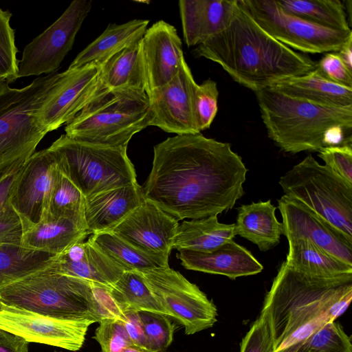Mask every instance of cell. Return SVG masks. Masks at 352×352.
I'll use <instances>...</instances> for the list:
<instances>
[{"label":"cell","instance_id":"obj_1","mask_svg":"<svg viewBox=\"0 0 352 352\" xmlns=\"http://www.w3.org/2000/svg\"><path fill=\"white\" fill-rule=\"evenodd\" d=\"M153 154L144 197L177 220L217 216L244 194L248 169L228 142L177 135L156 144Z\"/></svg>","mask_w":352,"mask_h":352},{"label":"cell","instance_id":"obj_2","mask_svg":"<svg viewBox=\"0 0 352 352\" xmlns=\"http://www.w3.org/2000/svg\"><path fill=\"white\" fill-rule=\"evenodd\" d=\"M351 300L352 278H311L283 262L261 310L275 352H296L314 332L342 315Z\"/></svg>","mask_w":352,"mask_h":352},{"label":"cell","instance_id":"obj_3","mask_svg":"<svg viewBox=\"0 0 352 352\" xmlns=\"http://www.w3.org/2000/svg\"><path fill=\"white\" fill-rule=\"evenodd\" d=\"M193 54L217 63L254 92L307 74L317 63L268 34L239 4L228 26L197 45Z\"/></svg>","mask_w":352,"mask_h":352},{"label":"cell","instance_id":"obj_4","mask_svg":"<svg viewBox=\"0 0 352 352\" xmlns=\"http://www.w3.org/2000/svg\"><path fill=\"white\" fill-rule=\"evenodd\" d=\"M255 94L267 135L282 151L296 154L352 144V105L321 106L271 88Z\"/></svg>","mask_w":352,"mask_h":352},{"label":"cell","instance_id":"obj_5","mask_svg":"<svg viewBox=\"0 0 352 352\" xmlns=\"http://www.w3.org/2000/svg\"><path fill=\"white\" fill-rule=\"evenodd\" d=\"M0 302L54 318L102 320L93 282L58 272L51 265L0 289Z\"/></svg>","mask_w":352,"mask_h":352},{"label":"cell","instance_id":"obj_6","mask_svg":"<svg viewBox=\"0 0 352 352\" xmlns=\"http://www.w3.org/2000/svg\"><path fill=\"white\" fill-rule=\"evenodd\" d=\"M149 100L144 90H105L65 127L68 137L87 143L127 148L132 137L150 124Z\"/></svg>","mask_w":352,"mask_h":352},{"label":"cell","instance_id":"obj_7","mask_svg":"<svg viewBox=\"0 0 352 352\" xmlns=\"http://www.w3.org/2000/svg\"><path fill=\"white\" fill-rule=\"evenodd\" d=\"M58 76H38L22 88L0 83V171L25 162L47 133L36 112Z\"/></svg>","mask_w":352,"mask_h":352},{"label":"cell","instance_id":"obj_8","mask_svg":"<svg viewBox=\"0 0 352 352\" xmlns=\"http://www.w3.org/2000/svg\"><path fill=\"white\" fill-rule=\"evenodd\" d=\"M47 148L85 197L137 182L127 148L95 145L64 134Z\"/></svg>","mask_w":352,"mask_h":352},{"label":"cell","instance_id":"obj_9","mask_svg":"<svg viewBox=\"0 0 352 352\" xmlns=\"http://www.w3.org/2000/svg\"><path fill=\"white\" fill-rule=\"evenodd\" d=\"M284 195L326 220L352 242V185L311 155L280 177Z\"/></svg>","mask_w":352,"mask_h":352},{"label":"cell","instance_id":"obj_10","mask_svg":"<svg viewBox=\"0 0 352 352\" xmlns=\"http://www.w3.org/2000/svg\"><path fill=\"white\" fill-rule=\"evenodd\" d=\"M239 6L268 34L302 54L337 52L352 31L327 28L285 12L276 0H238Z\"/></svg>","mask_w":352,"mask_h":352},{"label":"cell","instance_id":"obj_11","mask_svg":"<svg viewBox=\"0 0 352 352\" xmlns=\"http://www.w3.org/2000/svg\"><path fill=\"white\" fill-rule=\"evenodd\" d=\"M141 272L160 306L184 327L186 335L210 329L216 323L215 305L180 272L169 266Z\"/></svg>","mask_w":352,"mask_h":352},{"label":"cell","instance_id":"obj_12","mask_svg":"<svg viewBox=\"0 0 352 352\" xmlns=\"http://www.w3.org/2000/svg\"><path fill=\"white\" fill-rule=\"evenodd\" d=\"M91 1L74 0L62 15L24 48L17 78L56 72L91 11Z\"/></svg>","mask_w":352,"mask_h":352},{"label":"cell","instance_id":"obj_13","mask_svg":"<svg viewBox=\"0 0 352 352\" xmlns=\"http://www.w3.org/2000/svg\"><path fill=\"white\" fill-rule=\"evenodd\" d=\"M101 67L91 63L59 73L36 112L47 133L67 124L98 96Z\"/></svg>","mask_w":352,"mask_h":352},{"label":"cell","instance_id":"obj_14","mask_svg":"<svg viewBox=\"0 0 352 352\" xmlns=\"http://www.w3.org/2000/svg\"><path fill=\"white\" fill-rule=\"evenodd\" d=\"M90 319L63 320L43 316L3 305L0 311V329L19 336L28 342L45 344L72 351L80 350Z\"/></svg>","mask_w":352,"mask_h":352},{"label":"cell","instance_id":"obj_15","mask_svg":"<svg viewBox=\"0 0 352 352\" xmlns=\"http://www.w3.org/2000/svg\"><path fill=\"white\" fill-rule=\"evenodd\" d=\"M197 83L186 60L178 74L167 84L147 93L150 124L177 135L199 131L193 111V93Z\"/></svg>","mask_w":352,"mask_h":352},{"label":"cell","instance_id":"obj_16","mask_svg":"<svg viewBox=\"0 0 352 352\" xmlns=\"http://www.w3.org/2000/svg\"><path fill=\"white\" fill-rule=\"evenodd\" d=\"M58 170L47 148L35 152L23 164L10 199L23 230L43 219Z\"/></svg>","mask_w":352,"mask_h":352},{"label":"cell","instance_id":"obj_17","mask_svg":"<svg viewBox=\"0 0 352 352\" xmlns=\"http://www.w3.org/2000/svg\"><path fill=\"white\" fill-rule=\"evenodd\" d=\"M179 224L177 219L145 199L109 232L145 253L169 257Z\"/></svg>","mask_w":352,"mask_h":352},{"label":"cell","instance_id":"obj_18","mask_svg":"<svg viewBox=\"0 0 352 352\" xmlns=\"http://www.w3.org/2000/svg\"><path fill=\"white\" fill-rule=\"evenodd\" d=\"M278 208L287 241L307 240L352 265V242L338 230L302 204L285 195L278 200Z\"/></svg>","mask_w":352,"mask_h":352},{"label":"cell","instance_id":"obj_19","mask_svg":"<svg viewBox=\"0 0 352 352\" xmlns=\"http://www.w3.org/2000/svg\"><path fill=\"white\" fill-rule=\"evenodd\" d=\"M141 45L147 94L170 82L185 58L175 28L164 20L146 29Z\"/></svg>","mask_w":352,"mask_h":352},{"label":"cell","instance_id":"obj_20","mask_svg":"<svg viewBox=\"0 0 352 352\" xmlns=\"http://www.w3.org/2000/svg\"><path fill=\"white\" fill-rule=\"evenodd\" d=\"M177 258L187 270L223 275L231 280L257 274L263 269L249 250L233 240L210 252L181 250Z\"/></svg>","mask_w":352,"mask_h":352},{"label":"cell","instance_id":"obj_21","mask_svg":"<svg viewBox=\"0 0 352 352\" xmlns=\"http://www.w3.org/2000/svg\"><path fill=\"white\" fill-rule=\"evenodd\" d=\"M238 7V0H179L186 45H199L222 32L230 23Z\"/></svg>","mask_w":352,"mask_h":352},{"label":"cell","instance_id":"obj_22","mask_svg":"<svg viewBox=\"0 0 352 352\" xmlns=\"http://www.w3.org/2000/svg\"><path fill=\"white\" fill-rule=\"evenodd\" d=\"M144 200L137 182L85 197L84 217L89 234L111 231Z\"/></svg>","mask_w":352,"mask_h":352},{"label":"cell","instance_id":"obj_23","mask_svg":"<svg viewBox=\"0 0 352 352\" xmlns=\"http://www.w3.org/2000/svg\"><path fill=\"white\" fill-rule=\"evenodd\" d=\"M56 272L110 287L124 272L88 240L73 244L51 263Z\"/></svg>","mask_w":352,"mask_h":352},{"label":"cell","instance_id":"obj_24","mask_svg":"<svg viewBox=\"0 0 352 352\" xmlns=\"http://www.w3.org/2000/svg\"><path fill=\"white\" fill-rule=\"evenodd\" d=\"M89 234L84 218L45 219L23 230L21 245L57 255Z\"/></svg>","mask_w":352,"mask_h":352},{"label":"cell","instance_id":"obj_25","mask_svg":"<svg viewBox=\"0 0 352 352\" xmlns=\"http://www.w3.org/2000/svg\"><path fill=\"white\" fill-rule=\"evenodd\" d=\"M267 88L321 106L345 107L352 105V88L329 81L316 68L302 76L279 81Z\"/></svg>","mask_w":352,"mask_h":352},{"label":"cell","instance_id":"obj_26","mask_svg":"<svg viewBox=\"0 0 352 352\" xmlns=\"http://www.w3.org/2000/svg\"><path fill=\"white\" fill-rule=\"evenodd\" d=\"M148 23V20L133 19L119 25L109 24L98 38L76 56L68 69L91 63L102 65L118 52L140 41Z\"/></svg>","mask_w":352,"mask_h":352},{"label":"cell","instance_id":"obj_27","mask_svg":"<svg viewBox=\"0 0 352 352\" xmlns=\"http://www.w3.org/2000/svg\"><path fill=\"white\" fill-rule=\"evenodd\" d=\"M276 208L270 200L252 202L237 208L236 235L256 245L261 251L276 246L283 234L282 223L276 217Z\"/></svg>","mask_w":352,"mask_h":352},{"label":"cell","instance_id":"obj_28","mask_svg":"<svg viewBox=\"0 0 352 352\" xmlns=\"http://www.w3.org/2000/svg\"><path fill=\"white\" fill-rule=\"evenodd\" d=\"M285 263L307 276L335 280L352 278V265L335 257L313 243L302 239L288 241Z\"/></svg>","mask_w":352,"mask_h":352},{"label":"cell","instance_id":"obj_29","mask_svg":"<svg viewBox=\"0 0 352 352\" xmlns=\"http://www.w3.org/2000/svg\"><path fill=\"white\" fill-rule=\"evenodd\" d=\"M98 85L100 93L105 90L129 89L146 91L141 40L118 52L102 65Z\"/></svg>","mask_w":352,"mask_h":352},{"label":"cell","instance_id":"obj_30","mask_svg":"<svg viewBox=\"0 0 352 352\" xmlns=\"http://www.w3.org/2000/svg\"><path fill=\"white\" fill-rule=\"evenodd\" d=\"M235 235L234 223H220L217 216L184 221L179 224L173 248L210 252Z\"/></svg>","mask_w":352,"mask_h":352},{"label":"cell","instance_id":"obj_31","mask_svg":"<svg viewBox=\"0 0 352 352\" xmlns=\"http://www.w3.org/2000/svg\"><path fill=\"white\" fill-rule=\"evenodd\" d=\"M88 241L124 272L169 266L168 257L145 253L109 231L92 234Z\"/></svg>","mask_w":352,"mask_h":352},{"label":"cell","instance_id":"obj_32","mask_svg":"<svg viewBox=\"0 0 352 352\" xmlns=\"http://www.w3.org/2000/svg\"><path fill=\"white\" fill-rule=\"evenodd\" d=\"M54 256L21 244H0V289L47 268Z\"/></svg>","mask_w":352,"mask_h":352},{"label":"cell","instance_id":"obj_33","mask_svg":"<svg viewBox=\"0 0 352 352\" xmlns=\"http://www.w3.org/2000/svg\"><path fill=\"white\" fill-rule=\"evenodd\" d=\"M108 290L122 312L147 311L166 315L147 286L141 272H124Z\"/></svg>","mask_w":352,"mask_h":352},{"label":"cell","instance_id":"obj_34","mask_svg":"<svg viewBox=\"0 0 352 352\" xmlns=\"http://www.w3.org/2000/svg\"><path fill=\"white\" fill-rule=\"evenodd\" d=\"M286 12L320 26L340 31H351L347 14L340 0H276Z\"/></svg>","mask_w":352,"mask_h":352},{"label":"cell","instance_id":"obj_35","mask_svg":"<svg viewBox=\"0 0 352 352\" xmlns=\"http://www.w3.org/2000/svg\"><path fill=\"white\" fill-rule=\"evenodd\" d=\"M84 203L83 195L59 170L43 219H85Z\"/></svg>","mask_w":352,"mask_h":352},{"label":"cell","instance_id":"obj_36","mask_svg":"<svg viewBox=\"0 0 352 352\" xmlns=\"http://www.w3.org/2000/svg\"><path fill=\"white\" fill-rule=\"evenodd\" d=\"M296 352H352L351 337L333 321L314 332Z\"/></svg>","mask_w":352,"mask_h":352},{"label":"cell","instance_id":"obj_37","mask_svg":"<svg viewBox=\"0 0 352 352\" xmlns=\"http://www.w3.org/2000/svg\"><path fill=\"white\" fill-rule=\"evenodd\" d=\"M12 13L0 8V82L17 79L19 63L14 30L11 28Z\"/></svg>","mask_w":352,"mask_h":352},{"label":"cell","instance_id":"obj_38","mask_svg":"<svg viewBox=\"0 0 352 352\" xmlns=\"http://www.w3.org/2000/svg\"><path fill=\"white\" fill-rule=\"evenodd\" d=\"M148 352H166L173 340L174 325L165 314L140 311Z\"/></svg>","mask_w":352,"mask_h":352},{"label":"cell","instance_id":"obj_39","mask_svg":"<svg viewBox=\"0 0 352 352\" xmlns=\"http://www.w3.org/2000/svg\"><path fill=\"white\" fill-rule=\"evenodd\" d=\"M217 84L211 79L197 84L193 93V111L199 132L210 128L218 110Z\"/></svg>","mask_w":352,"mask_h":352},{"label":"cell","instance_id":"obj_40","mask_svg":"<svg viewBox=\"0 0 352 352\" xmlns=\"http://www.w3.org/2000/svg\"><path fill=\"white\" fill-rule=\"evenodd\" d=\"M98 323L93 338L100 344L102 352H123L133 344L119 320L106 319Z\"/></svg>","mask_w":352,"mask_h":352},{"label":"cell","instance_id":"obj_41","mask_svg":"<svg viewBox=\"0 0 352 352\" xmlns=\"http://www.w3.org/2000/svg\"><path fill=\"white\" fill-rule=\"evenodd\" d=\"M239 352H275L272 331L263 312L243 338Z\"/></svg>","mask_w":352,"mask_h":352},{"label":"cell","instance_id":"obj_42","mask_svg":"<svg viewBox=\"0 0 352 352\" xmlns=\"http://www.w3.org/2000/svg\"><path fill=\"white\" fill-rule=\"evenodd\" d=\"M324 166L352 185V144L328 146L319 151Z\"/></svg>","mask_w":352,"mask_h":352},{"label":"cell","instance_id":"obj_43","mask_svg":"<svg viewBox=\"0 0 352 352\" xmlns=\"http://www.w3.org/2000/svg\"><path fill=\"white\" fill-rule=\"evenodd\" d=\"M316 68L329 81L352 88V72L346 67L337 52L325 53L316 63Z\"/></svg>","mask_w":352,"mask_h":352},{"label":"cell","instance_id":"obj_44","mask_svg":"<svg viewBox=\"0 0 352 352\" xmlns=\"http://www.w3.org/2000/svg\"><path fill=\"white\" fill-rule=\"evenodd\" d=\"M23 222L10 201L0 212V244H21Z\"/></svg>","mask_w":352,"mask_h":352},{"label":"cell","instance_id":"obj_45","mask_svg":"<svg viewBox=\"0 0 352 352\" xmlns=\"http://www.w3.org/2000/svg\"><path fill=\"white\" fill-rule=\"evenodd\" d=\"M119 320L122 322L131 342L135 345L148 352L139 312L134 311L123 312Z\"/></svg>","mask_w":352,"mask_h":352},{"label":"cell","instance_id":"obj_46","mask_svg":"<svg viewBox=\"0 0 352 352\" xmlns=\"http://www.w3.org/2000/svg\"><path fill=\"white\" fill-rule=\"evenodd\" d=\"M25 162L0 171V212L10 201L16 181Z\"/></svg>","mask_w":352,"mask_h":352},{"label":"cell","instance_id":"obj_47","mask_svg":"<svg viewBox=\"0 0 352 352\" xmlns=\"http://www.w3.org/2000/svg\"><path fill=\"white\" fill-rule=\"evenodd\" d=\"M29 343L23 338L0 329V352H28Z\"/></svg>","mask_w":352,"mask_h":352},{"label":"cell","instance_id":"obj_48","mask_svg":"<svg viewBox=\"0 0 352 352\" xmlns=\"http://www.w3.org/2000/svg\"><path fill=\"white\" fill-rule=\"evenodd\" d=\"M337 54L346 67L352 72V38L342 46Z\"/></svg>","mask_w":352,"mask_h":352},{"label":"cell","instance_id":"obj_49","mask_svg":"<svg viewBox=\"0 0 352 352\" xmlns=\"http://www.w3.org/2000/svg\"><path fill=\"white\" fill-rule=\"evenodd\" d=\"M123 352H147L143 349L135 345L134 344H131L127 346L123 351Z\"/></svg>","mask_w":352,"mask_h":352},{"label":"cell","instance_id":"obj_50","mask_svg":"<svg viewBox=\"0 0 352 352\" xmlns=\"http://www.w3.org/2000/svg\"><path fill=\"white\" fill-rule=\"evenodd\" d=\"M3 308V305L0 302V311Z\"/></svg>","mask_w":352,"mask_h":352},{"label":"cell","instance_id":"obj_51","mask_svg":"<svg viewBox=\"0 0 352 352\" xmlns=\"http://www.w3.org/2000/svg\"><path fill=\"white\" fill-rule=\"evenodd\" d=\"M54 352H62V351H54Z\"/></svg>","mask_w":352,"mask_h":352},{"label":"cell","instance_id":"obj_52","mask_svg":"<svg viewBox=\"0 0 352 352\" xmlns=\"http://www.w3.org/2000/svg\"><path fill=\"white\" fill-rule=\"evenodd\" d=\"M1 83V82H0Z\"/></svg>","mask_w":352,"mask_h":352}]
</instances>
